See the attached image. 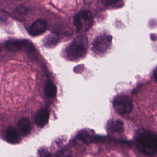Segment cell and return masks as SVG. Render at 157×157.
<instances>
[{"label": "cell", "mask_w": 157, "mask_h": 157, "mask_svg": "<svg viewBox=\"0 0 157 157\" xmlns=\"http://www.w3.org/2000/svg\"><path fill=\"white\" fill-rule=\"evenodd\" d=\"M112 43V36L109 34H103L98 36L93 43V49L95 52L99 53H104L110 46Z\"/></svg>", "instance_id": "obj_5"}, {"label": "cell", "mask_w": 157, "mask_h": 157, "mask_svg": "<svg viewBox=\"0 0 157 157\" xmlns=\"http://www.w3.org/2000/svg\"><path fill=\"white\" fill-rule=\"evenodd\" d=\"M153 77L155 80L157 82V67L155 68V69L153 71Z\"/></svg>", "instance_id": "obj_17"}, {"label": "cell", "mask_w": 157, "mask_h": 157, "mask_svg": "<svg viewBox=\"0 0 157 157\" xmlns=\"http://www.w3.org/2000/svg\"><path fill=\"white\" fill-rule=\"evenodd\" d=\"M74 23L75 25V26L76 28V29H77V32H79L81 29L83 27V23H82V18H81V17L80 15V14H77L75 17H74Z\"/></svg>", "instance_id": "obj_14"}, {"label": "cell", "mask_w": 157, "mask_h": 157, "mask_svg": "<svg viewBox=\"0 0 157 157\" xmlns=\"http://www.w3.org/2000/svg\"><path fill=\"white\" fill-rule=\"evenodd\" d=\"M38 154L40 157H51L50 152L45 148H40L38 150Z\"/></svg>", "instance_id": "obj_16"}, {"label": "cell", "mask_w": 157, "mask_h": 157, "mask_svg": "<svg viewBox=\"0 0 157 157\" xmlns=\"http://www.w3.org/2000/svg\"><path fill=\"white\" fill-rule=\"evenodd\" d=\"M77 138L86 144L96 142L99 140V137L94 134V132L86 129L80 131L77 134Z\"/></svg>", "instance_id": "obj_8"}, {"label": "cell", "mask_w": 157, "mask_h": 157, "mask_svg": "<svg viewBox=\"0 0 157 157\" xmlns=\"http://www.w3.org/2000/svg\"><path fill=\"white\" fill-rule=\"evenodd\" d=\"M47 28V22L44 19H39L29 27L28 33L32 36H37L43 34Z\"/></svg>", "instance_id": "obj_6"}, {"label": "cell", "mask_w": 157, "mask_h": 157, "mask_svg": "<svg viewBox=\"0 0 157 157\" xmlns=\"http://www.w3.org/2000/svg\"><path fill=\"white\" fill-rule=\"evenodd\" d=\"M7 140L12 144H15L19 142L20 140V135L18 131L13 127H9L6 130Z\"/></svg>", "instance_id": "obj_9"}, {"label": "cell", "mask_w": 157, "mask_h": 157, "mask_svg": "<svg viewBox=\"0 0 157 157\" xmlns=\"http://www.w3.org/2000/svg\"><path fill=\"white\" fill-rule=\"evenodd\" d=\"M59 42V36L56 34H49L47 36L44 40L43 43L45 47L52 48L55 47Z\"/></svg>", "instance_id": "obj_12"}, {"label": "cell", "mask_w": 157, "mask_h": 157, "mask_svg": "<svg viewBox=\"0 0 157 157\" xmlns=\"http://www.w3.org/2000/svg\"><path fill=\"white\" fill-rule=\"evenodd\" d=\"M49 119V111L46 109H42L38 110L34 116V122L36 124L40 127H44Z\"/></svg>", "instance_id": "obj_7"}, {"label": "cell", "mask_w": 157, "mask_h": 157, "mask_svg": "<svg viewBox=\"0 0 157 157\" xmlns=\"http://www.w3.org/2000/svg\"><path fill=\"white\" fill-rule=\"evenodd\" d=\"M107 129L112 132H121L123 130V123L120 120H112L107 123Z\"/></svg>", "instance_id": "obj_10"}, {"label": "cell", "mask_w": 157, "mask_h": 157, "mask_svg": "<svg viewBox=\"0 0 157 157\" xmlns=\"http://www.w3.org/2000/svg\"><path fill=\"white\" fill-rule=\"evenodd\" d=\"M86 40L82 37L75 38L69 45L66 50L68 58L75 60L82 57L86 51Z\"/></svg>", "instance_id": "obj_2"}, {"label": "cell", "mask_w": 157, "mask_h": 157, "mask_svg": "<svg viewBox=\"0 0 157 157\" xmlns=\"http://www.w3.org/2000/svg\"><path fill=\"white\" fill-rule=\"evenodd\" d=\"M56 157H71V152L66 149L59 150L56 155Z\"/></svg>", "instance_id": "obj_15"}, {"label": "cell", "mask_w": 157, "mask_h": 157, "mask_svg": "<svg viewBox=\"0 0 157 157\" xmlns=\"http://www.w3.org/2000/svg\"><path fill=\"white\" fill-rule=\"evenodd\" d=\"M112 104L115 110L119 114L128 113L132 108V102L131 98L123 94L115 97Z\"/></svg>", "instance_id": "obj_3"}, {"label": "cell", "mask_w": 157, "mask_h": 157, "mask_svg": "<svg viewBox=\"0 0 157 157\" xmlns=\"http://www.w3.org/2000/svg\"><path fill=\"white\" fill-rule=\"evenodd\" d=\"M18 128L20 133L23 136H27L31 130V126L29 120L27 118L23 117L18 122Z\"/></svg>", "instance_id": "obj_11"}, {"label": "cell", "mask_w": 157, "mask_h": 157, "mask_svg": "<svg viewBox=\"0 0 157 157\" xmlns=\"http://www.w3.org/2000/svg\"><path fill=\"white\" fill-rule=\"evenodd\" d=\"M138 150L148 156H153L157 151V136L150 131L140 129L137 131L136 137Z\"/></svg>", "instance_id": "obj_1"}, {"label": "cell", "mask_w": 157, "mask_h": 157, "mask_svg": "<svg viewBox=\"0 0 157 157\" xmlns=\"http://www.w3.org/2000/svg\"><path fill=\"white\" fill-rule=\"evenodd\" d=\"M6 47L9 50L12 52H15L23 49L31 52L35 51V48L33 44L30 41L26 39L9 40L6 42Z\"/></svg>", "instance_id": "obj_4"}, {"label": "cell", "mask_w": 157, "mask_h": 157, "mask_svg": "<svg viewBox=\"0 0 157 157\" xmlns=\"http://www.w3.org/2000/svg\"><path fill=\"white\" fill-rule=\"evenodd\" d=\"M44 93L48 98H54L56 95V86L51 81H48L45 83L44 86Z\"/></svg>", "instance_id": "obj_13"}]
</instances>
